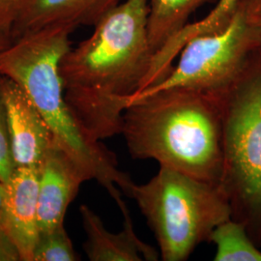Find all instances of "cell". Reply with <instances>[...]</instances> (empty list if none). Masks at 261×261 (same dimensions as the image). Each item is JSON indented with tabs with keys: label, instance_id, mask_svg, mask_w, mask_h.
Masks as SVG:
<instances>
[{
	"label": "cell",
	"instance_id": "cell-1",
	"mask_svg": "<svg viewBox=\"0 0 261 261\" xmlns=\"http://www.w3.org/2000/svg\"><path fill=\"white\" fill-rule=\"evenodd\" d=\"M148 0H123L60 62L65 100L94 140L119 135L122 115L149 71Z\"/></svg>",
	"mask_w": 261,
	"mask_h": 261
},
{
	"label": "cell",
	"instance_id": "cell-2",
	"mask_svg": "<svg viewBox=\"0 0 261 261\" xmlns=\"http://www.w3.org/2000/svg\"><path fill=\"white\" fill-rule=\"evenodd\" d=\"M120 135L132 158L219 186L223 125L214 93L173 88L140 96L123 112Z\"/></svg>",
	"mask_w": 261,
	"mask_h": 261
},
{
	"label": "cell",
	"instance_id": "cell-3",
	"mask_svg": "<svg viewBox=\"0 0 261 261\" xmlns=\"http://www.w3.org/2000/svg\"><path fill=\"white\" fill-rule=\"evenodd\" d=\"M72 32L46 28L14 41L0 53V75L25 91L53 132L56 145L113 198L120 194L117 186L125 193L133 180L118 168L115 154L89 137L66 102L60 62L72 47Z\"/></svg>",
	"mask_w": 261,
	"mask_h": 261
},
{
	"label": "cell",
	"instance_id": "cell-4",
	"mask_svg": "<svg viewBox=\"0 0 261 261\" xmlns=\"http://www.w3.org/2000/svg\"><path fill=\"white\" fill-rule=\"evenodd\" d=\"M223 125V171L219 187L231 219L242 223L261 248V47L233 83L215 92Z\"/></svg>",
	"mask_w": 261,
	"mask_h": 261
},
{
	"label": "cell",
	"instance_id": "cell-5",
	"mask_svg": "<svg viewBox=\"0 0 261 261\" xmlns=\"http://www.w3.org/2000/svg\"><path fill=\"white\" fill-rule=\"evenodd\" d=\"M125 194L146 219L164 261L187 260L219 224L231 219L220 187L165 166L145 184L133 181Z\"/></svg>",
	"mask_w": 261,
	"mask_h": 261
},
{
	"label": "cell",
	"instance_id": "cell-6",
	"mask_svg": "<svg viewBox=\"0 0 261 261\" xmlns=\"http://www.w3.org/2000/svg\"><path fill=\"white\" fill-rule=\"evenodd\" d=\"M260 47V34L241 3L227 28L190 41L168 75L156 85L132 96L129 103L140 96L173 88L205 93L222 91L233 83Z\"/></svg>",
	"mask_w": 261,
	"mask_h": 261
},
{
	"label": "cell",
	"instance_id": "cell-7",
	"mask_svg": "<svg viewBox=\"0 0 261 261\" xmlns=\"http://www.w3.org/2000/svg\"><path fill=\"white\" fill-rule=\"evenodd\" d=\"M13 161L16 168H39L55 144L53 132L19 84L2 75Z\"/></svg>",
	"mask_w": 261,
	"mask_h": 261
},
{
	"label": "cell",
	"instance_id": "cell-8",
	"mask_svg": "<svg viewBox=\"0 0 261 261\" xmlns=\"http://www.w3.org/2000/svg\"><path fill=\"white\" fill-rule=\"evenodd\" d=\"M123 0H18L12 13L13 42L49 28L74 31L95 25Z\"/></svg>",
	"mask_w": 261,
	"mask_h": 261
},
{
	"label": "cell",
	"instance_id": "cell-9",
	"mask_svg": "<svg viewBox=\"0 0 261 261\" xmlns=\"http://www.w3.org/2000/svg\"><path fill=\"white\" fill-rule=\"evenodd\" d=\"M38 220L40 232L64 224L66 212L82 184L89 181L83 169L55 144L39 168Z\"/></svg>",
	"mask_w": 261,
	"mask_h": 261
},
{
	"label": "cell",
	"instance_id": "cell-10",
	"mask_svg": "<svg viewBox=\"0 0 261 261\" xmlns=\"http://www.w3.org/2000/svg\"><path fill=\"white\" fill-rule=\"evenodd\" d=\"M123 216V228L118 233L108 230L101 218L89 206L83 204L80 213L86 240L84 250L91 261H155L160 252L141 241L135 231L129 209L121 194L113 197Z\"/></svg>",
	"mask_w": 261,
	"mask_h": 261
},
{
	"label": "cell",
	"instance_id": "cell-11",
	"mask_svg": "<svg viewBox=\"0 0 261 261\" xmlns=\"http://www.w3.org/2000/svg\"><path fill=\"white\" fill-rule=\"evenodd\" d=\"M38 181V168H16L4 183L2 224L19 249L21 261H33V252L40 234Z\"/></svg>",
	"mask_w": 261,
	"mask_h": 261
},
{
	"label": "cell",
	"instance_id": "cell-12",
	"mask_svg": "<svg viewBox=\"0 0 261 261\" xmlns=\"http://www.w3.org/2000/svg\"><path fill=\"white\" fill-rule=\"evenodd\" d=\"M242 1L218 0L216 6L205 18L193 23L189 22L170 38L153 56L149 71L139 92L156 85L168 75L175 59L190 41L199 36L221 32L227 28L240 8Z\"/></svg>",
	"mask_w": 261,
	"mask_h": 261
},
{
	"label": "cell",
	"instance_id": "cell-13",
	"mask_svg": "<svg viewBox=\"0 0 261 261\" xmlns=\"http://www.w3.org/2000/svg\"><path fill=\"white\" fill-rule=\"evenodd\" d=\"M209 0H148V38L155 55Z\"/></svg>",
	"mask_w": 261,
	"mask_h": 261
},
{
	"label": "cell",
	"instance_id": "cell-14",
	"mask_svg": "<svg viewBox=\"0 0 261 261\" xmlns=\"http://www.w3.org/2000/svg\"><path fill=\"white\" fill-rule=\"evenodd\" d=\"M208 242L216 246L215 261H261L260 248L252 241L246 226L233 219L219 224Z\"/></svg>",
	"mask_w": 261,
	"mask_h": 261
},
{
	"label": "cell",
	"instance_id": "cell-15",
	"mask_svg": "<svg viewBox=\"0 0 261 261\" xmlns=\"http://www.w3.org/2000/svg\"><path fill=\"white\" fill-rule=\"evenodd\" d=\"M76 260H80V256L75 252L64 224L53 230L40 232L33 252V261Z\"/></svg>",
	"mask_w": 261,
	"mask_h": 261
},
{
	"label": "cell",
	"instance_id": "cell-16",
	"mask_svg": "<svg viewBox=\"0 0 261 261\" xmlns=\"http://www.w3.org/2000/svg\"><path fill=\"white\" fill-rule=\"evenodd\" d=\"M15 168L11 148L7 112L2 88V75H0V181L6 183Z\"/></svg>",
	"mask_w": 261,
	"mask_h": 261
},
{
	"label": "cell",
	"instance_id": "cell-17",
	"mask_svg": "<svg viewBox=\"0 0 261 261\" xmlns=\"http://www.w3.org/2000/svg\"><path fill=\"white\" fill-rule=\"evenodd\" d=\"M0 261H21L19 249L0 223Z\"/></svg>",
	"mask_w": 261,
	"mask_h": 261
},
{
	"label": "cell",
	"instance_id": "cell-18",
	"mask_svg": "<svg viewBox=\"0 0 261 261\" xmlns=\"http://www.w3.org/2000/svg\"><path fill=\"white\" fill-rule=\"evenodd\" d=\"M12 43V20L10 19H0V53L9 47Z\"/></svg>",
	"mask_w": 261,
	"mask_h": 261
},
{
	"label": "cell",
	"instance_id": "cell-19",
	"mask_svg": "<svg viewBox=\"0 0 261 261\" xmlns=\"http://www.w3.org/2000/svg\"><path fill=\"white\" fill-rule=\"evenodd\" d=\"M18 0H0V19H10Z\"/></svg>",
	"mask_w": 261,
	"mask_h": 261
},
{
	"label": "cell",
	"instance_id": "cell-20",
	"mask_svg": "<svg viewBox=\"0 0 261 261\" xmlns=\"http://www.w3.org/2000/svg\"><path fill=\"white\" fill-rule=\"evenodd\" d=\"M242 3L251 17L261 16V0H243Z\"/></svg>",
	"mask_w": 261,
	"mask_h": 261
},
{
	"label": "cell",
	"instance_id": "cell-21",
	"mask_svg": "<svg viewBox=\"0 0 261 261\" xmlns=\"http://www.w3.org/2000/svg\"><path fill=\"white\" fill-rule=\"evenodd\" d=\"M4 198H5V184L0 181V223H2Z\"/></svg>",
	"mask_w": 261,
	"mask_h": 261
},
{
	"label": "cell",
	"instance_id": "cell-22",
	"mask_svg": "<svg viewBox=\"0 0 261 261\" xmlns=\"http://www.w3.org/2000/svg\"><path fill=\"white\" fill-rule=\"evenodd\" d=\"M249 16H250V15H249ZM250 17H251V16H250ZM251 19H252V22L254 23V25L257 28V30H258V32H259V34H260L261 36V16H258V17H251Z\"/></svg>",
	"mask_w": 261,
	"mask_h": 261
}]
</instances>
